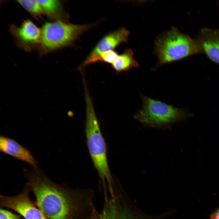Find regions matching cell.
Listing matches in <instances>:
<instances>
[{
    "label": "cell",
    "mask_w": 219,
    "mask_h": 219,
    "mask_svg": "<svg viewBox=\"0 0 219 219\" xmlns=\"http://www.w3.org/2000/svg\"><path fill=\"white\" fill-rule=\"evenodd\" d=\"M24 173L35 196V205L48 219H78L85 207L93 206L83 193L55 184L38 168Z\"/></svg>",
    "instance_id": "6da1fadb"
},
{
    "label": "cell",
    "mask_w": 219,
    "mask_h": 219,
    "mask_svg": "<svg viewBox=\"0 0 219 219\" xmlns=\"http://www.w3.org/2000/svg\"><path fill=\"white\" fill-rule=\"evenodd\" d=\"M85 133L88 148L100 177L108 188L113 187V180L107 162L106 144L102 134L93 105L89 94L85 95Z\"/></svg>",
    "instance_id": "7a4b0ae2"
},
{
    "label": "cell",
    "mask_w": 219,
    "mask_h": 219,
    "mask_svg": "<svg viewBox=\"0 0 219 219\" xmlns=\"http://www.w3.org/2000/svg\"><path fill=\"white\" fill-rule=\"evenodd\" d=\"M141 96L142 108L136 112L134 117L145 126L168 128L187 116L182 109L143 95Z\"/></svg>",
    "instance_id": "3957f363"
},
{
    "label": "cell",
    "mask_w": 219,
    "mask_h": 219,
    "mask_svg": "<svg viewBox=\"0 0 219 219\" xmlns=\"http://www.w3.org/2000/svg\"><path fill=\"white\" fill-rule=\"evenodd\" d=\"M201 48L200 45L196 42L173 27L156 42L158 65L179 60L198 53L201 51Z\"/></svg>",
    "instance_id": "277c9868"
},
{
    "label": "cell",
    "mask_w": 219,
    "mask_h": 219,
    "mask_svg": "<svg viewBox=\"0 0 219 219\" xmlns=\"http://www.w3.org/2000/svg\"><path fill=\"white\" fill-rule=\"evenodd\" d=\"M92 25L74 24L62 20L46 23L41 29L40 54H47L70 44Z\"/></svg>",
    "instance_id": "5b68a950"
},
{
    "label": "cell",
    "mask_w": 219,
    "mask_h": 219,
    "mask_svg": "<svg viewBox=\"0 0 219 219\" xmlns=\"http://www.w3.org/2000/svg\"><path fill=\"white\" fill-rule=\"evenodd\" d=\"M104 202L102 212L98 214L99 219H158L144 214L137 208H133L119 195L110 194L104 189Z\"/></svg>",
    "instance_id": "8992f818"
},
{
    "label": "cell",
    "mask_w": 219,
    "mask_h": 219,
    "mask_svg": "<svg viewBox=\"0 0 219 219\" xmlns=\"http://www.w3.org/2000/svg\"><path fill=\"white\" fill-rule=\"evenodd\" d=\"M30 189L27 184L19 194L13 196L0 195L1 207L13 210L25 219H48L33 203L30 196Z\"/></svg>",
    "instance_id": "52a82bcc"
},
{
    "label": "cell",
    "mask_w": 219,
    "mask_h": 219,
    "mask_svg": "<svg viewBox=\"0 0 219 219\" xmlns=\"http://www.w3.org/2000/svg\"><path fill=\"white\" fill-rule=\"evenodd\" d=\"M129 34L127 30L122 28L105 36L98 42L79 69L82 71L89 65L100 61V55L102 53L113 50L120 44L126 42Z\"/></svg>",
    "instance_id": "ba28073f"
},
{
    "label": "cell",
    "mask_w": 219,
    "mask_h": 219,
    "mask_svg": "<svg viewBox=\"0 0 219 219\" xmlns=\"http://www.w3.org/2000/svg\"><path fill=\"white\" fill-rule=\"evenodd\" d=\"M10 30L19 46L24 49L29 50L31 47L40 44L41 29L30 20H24L19 27L12 25Z\"/></svg>",
    "instance_id": "9c48e42d"
},
{
    "label": "cell",
    "mask_w": 219,
    "mask_h": 219,
    "mask_svg": "<svg viewBox=\"0 0 219 219\" xmlns=\"http://www.w3.org/2000/svg\"><path fill=\"white\" fill-rule=\"evenodd\" d=\"M0 151L16 159L27 162L33 168H38L37 162L30 151L13 139L1 135Z\"/></svg>",
    "instance_id": "30bf717a"
},
{
    "label": "cell",
    "mask_w": 219,
    "mask_h": 219,
    "mask_svg": "<svg viewBox=\"0 0 219 219\" xmlns=\"http://www.w3.org/2000/svg\"><path fill=\"white\" fill-rule=\"evenodd\" d=\"M201 42V48L212 61L219 64V35L215 33H206Z\"/></svg>",
    "instance_id": "8fae6325"
},
{
    "label": "cell",
    "mask_w": 219,
    "mask_h": 219,
    "mask_svg": "<svg viewBox=\"0 0 219 219\" xmlns=\"http://www.w3.org/2000/svg\"><path fill=\"white\" fill-rule=\"evenodd\" d=\"M111 65L118 73L128 71L132 68L139 66L134 58L133 51L130 49H126L123 53L118 55Z\"/></svg>",
    "instance_id": "7c38bea8"
},
{
    "label": "cell",
    "mask_w": 219,
    "mask_h": 219,
    "mask_svg": "<svg viewBox=\"0 0 219 219\" xmlns=\"http://www.w3.org/2000/svg\"><path fill=\"white\" fill-rule=\"evenodd\" d=\"M41 5L44 14L56 20H62L63 10L61 2L58 0H37Z\"/></svg>",
    "instance_id": "4fadbf2b"
},
{
    "label": "cell",
    "mask_w": 219,
    "mask_h": 219,
    "mask_svg": "<svg viewBox=\"0 0 219 219\" xmlns=\"http://www.w3.org/2000/svg\"><path fill=\"white\" fill-rule=\"evenodd\" d=\"M16 1L34 17L41 18L44 14L42 8L37 0H21Z\"/></svg>",
    "instance_id": "5bb4252c"
},
{
    "label": "cell",
    "mask_w": 219,
    "mask_h": 219,
    "mask_svg": "<svg viewBox=\"0 0 219 219\" xmlns=\"http://www.w3.org/2000/svg\"><path fill=\"white\" fill-rule=\"evenodd\" d=\"M118 55L117 53L113 50H109L102 53L100 55V61L112 64Z\"/></svg>",
    "instance_id": "9a60e30c"
},
{
    "label": "cell",
    "mask_w": 219,
    "mask_h": 219,
    "mask_svg": "<svg viewBox=\"0 0 219 219\" xmlns=\"http://www.w3.org/2000/svg\"><path fill=\"white\" fill-rule=\"evenodd\" d=\"M0 219H21L20 216L3 208L0 210Z\"/></svg>",
    "instance_id": "2e32d148"
},
{
    "label": "cell",
    "mask_w": 219,
    "mask_h": 219,
    "mask_svg": "<svg viewBox=\"0 0 219 219\" xmlns=\"http://www.w3.org/2000/svg\"><path fill=\"white\" fill-rule=\"evenodd\" d=\"M89 219H99L98 213L94 207L91 209Z\"/></svg>",
    "instance_id": "e0dca14e"
},
{
    "label": "cell",
    "mask_w": 219,
    "mask_h": 219,
    "mask_svg": "<svg viewBox=\"0 0 219 219\" xmlns=\"http://www.w3.org/2000/svg\"><path fill=\"white\" fill-rule=\"evenodd\" d=\"M210 219H219V207L211 214Z\"/></svg>",
    "instance_id": "ac0fdd59"
}]
</instances>
